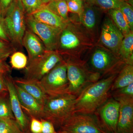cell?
<instances>
[{
  "instance_id": "6da1fadb",
  "label": "cell",
  "mask_w": 133,
  "mask_h": 133,
  "mask_svg": "<svg viewBox=\"0 0 133 133\" xmlns=\"http://www.w3.org/2000/svg\"><path fill=\"white\" fill-rule=\"evenodd\" d=\"M117 75L100 79L84 88L75 99L74 113L94 115L110 98L112 84Z\"/></svg>"
},
{
  "instance_id": "7a4b0ae2",
  "label": "cell",
  "mask_w": 133,
  "mask_h": 133,
  "mask_svg": "<svg viewBox=\"0 0 133 133\" xmlns=\"http://www.w3.org/2000/svg\"><path fill=\"white\" fill-rule=\"evenodd\" d=\"M76 97L69 94L47 96L43 105L42 118L52 122L55 128L59 130L74 114Z\"/></svg>"
},
{
  "instance_id": "3957f363",
  "label": "cell",
  "mask_w": 133,
  "mask_h": 133,
  "mask_svg": "<svg viewBox=\"0 0 133 133\" xmlns=\"http://www.w3.org/2000/svg\"><path fill=\"white\" fill-rule=\"evenodd\" d=\"M66 63L69 94L77 97L87 86L101 78L99 73L88 70L84 62L69 60Z\"/></svg>"
},
{
  "instance_id": "277c9868",
  "label": "cell",
  "mask_w": 133,
  "mask_h": 133,
  "mask_svg": "<svg viewBox=\"0 0 133 133\" xmlns=\"http://www.w3.org/2000/svg\"><path fill=\"white\" fill-rule=\"evenodd\" d=\"M24 14L21 0H14L3 17L10 42L15 45H22L26 30Z\"/></svg>"
},
{
  "instance_id": "5b68a950",
  "label": "cell",
  "mask_w": 133,
  "mask_h": 133,
  "mask_svg": "<svg viewBox=\"0 0 133 133\" xmlns=\"http://www.w3.org/2000/svg\"><path fill=\"white\" fill-rule=\"evenodd\" d=\"M46 95L55 97L68 94L69 83L66 62L57 65L38 82Z\"/></svg>"
},
{
  "instance_id": "8992f818",
  "label": "cell",
  "mask_w": 133,
  "mask_h": 133,
  "mask_svg": "<svg viewBox=\"0 0 133 133\" xmlns=\"http://www.w3.org/2000/svg\"><path fill=\"white\" fill-rule=\"evenodd\" d=\"M63 61L56 51L46 50L38 57L29 61L24 78L39 82L57 65Z\"/></svg>"
},
{
  "instance_id": "52a82bcc",
  "label": "cell",
  "mask_w": 133,
  "mask_h": 133,
  "mask_svg": "<svg viewBox=\"0 0 133 133\" xmlns=\"http://www.w3.org/2000/svg\"><path fill=\"white\" fill-rule=\"evenodd\" d=\"M90 63L94 71L108 77L118 74L121 68L126 64L118 55L101 48L94 51L91 57Z\"/></svg>"
},
{
  "instance_id": "ba28073f",
  "label": "cell",
  "mask_w": 133,
  "mask_h": 133,
  "mask_svg": "<svg viewBox=\"0 0 133 133\" xmlns=\"http://www.w3.org/2000/svg\"><path fill=\"white\" fill-rule=\"evenodd\" d=\"M67 133H108L93 115L74 113L59 129Z\"/></svg>"
},
{
  "instance_id": "9c48e42d",
  "label": "cell",
  "mask_w": 133,
  "mask_h": 133,
  "mask_svg": "<svg viewBox=\"0 0 133 133\" xmlns=\"http://www.w3.org/2000/svg\"><path fill=\"white\" fill-rule=\"evenodd\" d=\"M26 22L30 30L41 39L46 50L56 51L62 30L38 21L31 15H27Z\"/></svg>"
},
{
  "instance_id": "30bf717a",
  "label": "cell",
  "mask_w": 133,
  "mask_h": 133,
  "mask_svg": "<svg viewBox=\"0 0 133 133\" xmlns=\"http://www.w3.org/2000/svg\"><path fill=\"white\" fill-rule=\"evenodd\" d=\"M119 103L113 98L109 99L97 109L93 115L108 133L117 132Z\"/></svg>"
},
{
  "instance_id": "8fae6325",
  "label": "cell",
  "mask_w": 133,
  "mask_h": 133,
  "mask_svg": "<svg viewBox=\"0 0 133 133\" xmlns=\"http://www.w3.org/2000/svg\"><path fill=\"white\" fill-rule=\"evenodd\" d=\"M5 81L7 87L11 109L15 119L22 130L26 132H30V118L24 113L17 96L13 79L10 76L5 75Z\"/></svg>"
},
{
  "instance_id": "7c38bea8",
  "label": "cell",
  "mask_w": 133,
  "mask_h": 133,
  "mask_svg": "<svg viewBox=\"0 0 133 133\" xmlns=\"http://www.w3.org/2000/svg\"><path fill=\"white\" fill-rule=\"evenodd\" d=\"M124 37L122 33L112 20L108 18L106 19L102 25L101 34L100 42L102 45L118 56L119 49Z\"/></svg>"
},
{
  "instance_id": "4fadbf2b",
  "label": "cell",
  "mask_w": 133,
  "mask_h": 133,
  "mask_svg": "<svg viewBox=\"0 0 133 133\" xmlns=\"http://www.w3.org/2000/svg\"><path fill=\"white\" fill-rule=\"evenodd\" d=\"M116 100L119 103L117 132L133 133V97Z\"/></svg>"
},
{
  "instance_id": "5bb4252c",
  "label": "cell",
  "mask_w": 133,
  "mask_h": 133,
  "mask_svg": "<svg viewBox=\"0 0 133 133\" xmlns=\"http://www.w3.org/2000/svg\"><path fill=\"white\" fill-rule=\"evenodd\" d=\"M14 84L22 107L23 111L26 112V114L28 115V116L34 117L40 119L42 118L43 105L19 86L15 83Z\"/></svg>"
},
{
  "instance_id": "9a60e30c",
  "label": "cell",
  "mask_w": 133,
  "mask_h": 133,
  "mask_svg": "<svg viewBox=\"0 0 133 133\" xmlns=\"http://www.w3.org/2000/svg\"><path fill=\"white\" fill-rule=\"evenodd\" d=\"M22 45L28 51L29 62L42 55L46 50L41 39L30 30L25 31L23 38Z\"/></svg>"
},
{
  "instance_id": "2e32d148",
  "label": "cell",
  "mask_w": 133,
  "mask_h": 133,
  "mask_svg": "<svg viewBox=\"0 0 133 133\" xmlns=\"http://www.w3.org/2000/svg\"><path fill=\"white\" fill-rule=\"evenodd\" d=\"M33 18L39 22L63 30L69 24L65 21L46 8L45 6L31 15Z\"/></svg>"
},
{
  "instance_id": "e0dca14e",
  "label": "cell",
  "mask_w": 133,
  "mask_h": 133,
  "mask_svg": "<svg viewBox=\"0 0 133 133\" xmlns=\"http://www.w3.org/2000/svg\"><path fill=\"white\" fill-rule=\"evenodd\" d=\"M14 81L15 84L35 98L42 104L44 105L48 96L39 85L38 82L24 78H17L14 80Z\"/></svg>"
},
{
  "instance_id": "ac0fdd59",
  "label": "cell",
  "mask_w": 133,
  "mask_h": 133,
  "mask_svg": "<svg viewBox=\"0 0 133 133\" xmlns=\"http://www.w3.org/2000/svg\"><path fill=\"white\" fill-rule=\"evenodd\" d=\"M81 44V39L69 24L62 30L59 35L58 46L63 50H75Z\"/></svg>"
},
{
  "instance_id": "d6986e66",
  "label": "cell",
  "mask_w": 133,
  "mask_h": 133,
  "mask_svg": "<svg viewBox=\"0 0 133 133\" xmlns=\"http://www.w3.org/2000/svg\"><path fill=\"white\" fill-rule=\"evenodd\" d=\"M97 8L86 1L84 5L83 13L79 17L83 26L90 31H93L97 25L98 14Z\"/></svg>"
},
{
  "instance_id": "ffe728a7",
  "label": "cell",
  "mask_w": 133,
  "mask_h": 133,
  "mask_svg": "<svg viewBox=\"0 0 133 133\" xmlns=\"http://www.w3.org/2000/svg\"><path fill=\"white\" fill-rule=\"evenodd\" d=\"M132 83H133V65L126 64L115 79L111 91L125 87Z\"/></svg>"
},
{
  "instance_id": "44dd1931",
  "label": "cell",
  "mask_w": 133,
  "mask_h": 133,
  "mask_svg": "<svg viewBox=\"0 0 133 133\" xmlns=\"http://www.w3.org/2000/svg\"><path fill=\"white\" fill-rule=\"evenodd\" d=\"M118 56L126 64L133 65V31L124 36L119 49Z\"/></svg>"
},
{
  "instance_id": "7402d4cb",
  "label": "cell",
  "mask_w": 133,
  "mask_h": 133,
  "mask_svg": "<svg viewBox=\"0 0 133 133\" xmlns=\"http://www.w3.org/2000/svg\"><path fill=\"white\" fill-rule=\"evenodd\" d=\"M108 12L112 21L124 36L132 31L125 17L119 9H115L109 10Z\"/></svg>"
},
{
  "instance_id": "603a6c76",
  "label": "cell",
  "mask_w": 133,
  "mask_h": 133,
  "mask_svg": "<svg viewBox=\"0 0 133 133\" xmlns=\"http://www.w3.org/2000/svg\"><path fill=\"white\" fill-rule=\"evenodd\" d=\"M44 6L65 21L69 22V11L66 2L63 0H52Z\"/></svg>"
},
{
  "instance_id": "cb8c5ba5",
  "label": "cell",
  "mask_w": 133,
  "mask_h": 133,
  "mask_svg": "<svg viewBox=\"0 0 133 133\" xmlns=\"http://www.w3.org/2000/svg\"><path fill=\"white\" fill-rule=\"evenodd\" d=\"M15 119L10 106L8 92L0 94V119Z\"/></svg>"
},
{
  "instance_id": "d4e9b609",
  "label": "cell",
  "mask_w": 133,
  "mask_h": 133,
  "mask_svg": "<svg viewBox=\"0 0 133 133\" xmlns=\"http://www.w3.org/2000/svg\"><path fill=\"white\" fill-rule=\"evenodd\" d=\"M0 133H31L22 130L14 119H0Z\"/></svg>"
},
{
  "instance_id": "484cf974",
  "label": "cell",
  "mask_w": 133,
  "mask_h": 133,
  "mask_svg": "<svg viewBox=\"0 0 133 133\" xmlns=\"http://www.w3.org/2000/svg\"><path fill=\"white\" fill-rule=\"evenodd\" d=\"M10 63L12 68L17 70L26 68L28 63V58L23 52L16 51L10 56Z\"/></svg>"
},
{
  "instance_id": "4316f807",
  "label": "cell",
  "mask_w": 133,
  "mask_h": 133,
  "mask_svg": "<svg viewBox=\"0 0 133 133\" xmlns=\"http://www.w3.org/2000/svg\"><path fill=\"white\" fill-rule=\"evenodd\" d=\"M101 9L108 10L118 9L123 0H85Z\"/></svg>"
},
{
  "instance_id": "83f0119b",
  "label": "cell",
  "mask_w": 133,
  "mask_h": 133,
  "mask_svg": "<svg viewBox=\"0 0 133 133\" xmlns=\"http://www.w3.org/2000/svg\"><path fill=\"white\" fill-rule=\"evenodd\" d=\"M21 1L24 12L27 15L33 14L44 5L42 0H21Z\"/></svg>"
},
{
  "instance_id": "f1b7e54d",
  "label": "cell",
  "mask_w": 133,
  "mask_h": 133,
  "mask_svg": "<svg viewBox=\"0 0 133 133\" xmlns=\"http://www.w3.org/2000/svg\"><path fill=\"white\" fill-rule=\"evenodd\" d=\"M119 9L122 13L128 23L131 31L133 30V9L132 5L123 1Z\"/></svg>"
},
{
  "instance_id": "f546056e",
  "label": "cell",
  "mask_w": 133,
  "mask_h": 133,
  "mask_svg": "<svg viewBox=\"0 0 133 133\" xmlns=\"http://www.w3.org/2000/svg\"><path fill=\"white\" fill-rule=\"evenodd\" d=\"M85 0H69L66 2L69 12L78 15L80 17L84 9Z\"/></svg>"
},
{
  "instance_id": "4dcf8cb0",
  "label": "cell",
  "mask_w": 133,
  "mask_h": 133,
  "mask_svg": "<svg viewBox=\"0 0 133 133\" xmlns=\"http://www.w3.org/2000/svg\"><path fill=\"white\" fill-rule=\"evenodd\" d=\"M113 98L115 99L123 97H133V83L129 85L112 91Z\"/></svg>"
},
{
  "instance_id": "1f68e13d",
  "label": "cell",
  "mask_w": 133,
  "mask_h": 133,
  "mask_svg": "<svg viewBox=\"0 0 133 133\" xmlns=\"http://www.w3.org/2000/svg\"><path fill=\"white\" fill-rule=\"evenodd\" d=\"M10 43L0 39V58L5 60L14 52Z\"/></svg>"
},
{
  "instance_id": "d6a6232c",
  "label": "cell",
  "mask_w": 133,
  "mask_h": 133,
  "mask_svg": "<svg viewBox=\"0 0 133 133\" xmlns=\"http://www.w3.org/2000/svg\"><path fill=\"white\" fill-rule=\"evenodd\" d=\"M30 118V131L31 133H42V125L40 119L34 117Z\"/></svg>"
},
{
  "instance_id": "836d02e7",
  "label": "cell",
  "mask_w": 133,
  "mask_h": 133,
  "mask_svg": "<svg viewBox=\"0 0 133 133\" xmlns=\"http://www.w3.org/2000/svg\"><path fill=\"white\" fill-rule=\"evenodd\" d=\"M42 125V133H56V128L52 123L45 119H40Z\"/></svg>"
},
{
  "instance_id": "e575fe53",
  "label": "cell",
  "mask_w": 133,
  "mask_h": 133,
  "mask_svg": "<svg viewBox=\"0 0 133 133\" xmlns=\"http://www.w3.org/2000/svg\"><path fill=\"white\" fill-rule=\"evenodd\" d=\"M0 39L8 43L11 42L5 26L4 19L1 16H0Z\"/></svg>"
},
{
  "instance_id": "d590c367",
  "label": "cell",
  "mask_w": 133,
  "mask_h": 133,
  "mask_svg": "<svg viewBox=\"0 0 133 133\" xmlns=\"http://www.w3.org/2000/svg\"><path fill=\"white\" fill-rule=\"evenodd\" d=\"M14 0H0V16L4 17L8 8Z\"/></svg>"
},
{
  "instance_id": "8d00e7d4",
  "label": "cell",
  "mask_w": 133,
  "mask_h": 133,
  "mask_svg": "<svg viewBox=\"0 0 133 133\" xmlns=\"http://www.w3.org/2000/svg\"><path fill=\"white\" fill-rule=\"evenodd\" d=\"M4 61L0 58V74L6 75L10 71V67Z\"/></svg>"
},
{
  "instance_id": "74e56055",
  "label": "cell",
  "mask_w": 133,
  "mask_h": 133,
  "mask_svg": "<svg viewBox=\"0 0 133 133\" xmlns=\"http://www.w3.org/2000/svg\"><path fill=\"white\" fill-rule=\"evenodd\" d=\"M5 75L0 74V94L8 92L5 81Z\"/></svg>"
},
{
  "instance_id": "f35d334b",
  "label": "cell",
  "mask_w": 133,
  "mask_h": 133,
  "mask_svg": "<svg viewBox=\"0 0 133 133\" xmlns=\"http://www.w3.org/2000/svg\"><path fill=\"white\" fill-rule=\"evenodd\" d=\"M42 2L43 4L44 5H45L46 4L50 2L51 1H52V0H42Z\"/></svg>"
},
{
  "instance_id": "ab89813d",
  "label": "cell",
  "mask_w": 133,
  "mask_h": 133,
  "mask_svg": "<svg viewBox=\"0 0 133 133\" xmlns=\"http://www.w3.org/2000/svg\"><path fill=\"white\" fill-rule=\"evenodd\" d=\"M124 1L128 3L131 5H132L133 4V0H123Z\"/></svg>"
},
{
  "instance_id": "60d3db41",
  "label": "cell",
  "mask_w": 133,
  "mask_h": 133,
  "mask_svg": "<svg viewBox=\"0 0 133 133\" xmlns=\"http://www.w3.org/2000/svg\"><path fill=\"white\" fill-rule=\"evenodd\" d=\"M56 133H67L66 132L64 131H60V130H58V131H57Z\"/></svg>"
},
{
  "instance_id": "b9f144b4",
  "label": "cell",
  "mask_w": 133,
  "mask_h": 133,
  "mask_svg": "<svg viewBox=\"0 0 133 133\" xmlns=\"http://www.w3.org/2000/svg\"><path fill=\"white\" fill-rule=\"evenodd\" d=\"M63 1H65L67 2L68 1H69V0H63Z\"/></svg>"
},
{
  "instance_id": "7bdbcfd3",
  "label": "cell",
  "mask_w": 133,
  "mask_h": 133,
  "mask_svg": "<svg viewBox=\"0 0 133 133\" xmlns=\"http://www.w3.org/2000/svg\"><path fill=\"white\" fill-rule=\"evenodd\" d=\"M118 133V132H116V133Z\"/></svg>"
}]
</instances>
